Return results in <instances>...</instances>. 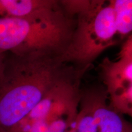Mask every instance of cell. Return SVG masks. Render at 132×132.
Instances as JSON below:
<instances>
[{"label":"cell","mask_w":132,"mask_h":132,"mask_svg":"<svg viewBox=\"0 0 132 132\" xmlns=\"http://www.w3.org/2000/svg\"><path fill=\"white\" fill-rule=\"evenodd\" d=\"M88 69L69 62L64 54L6 53L0 78V132H9L54 88L82 77Z\"/></svg>","instance_id":"obj_1"},{"label":"cell","mask_w":132,"mask_h":132,"mask_svg":"<svg viewBox=\"0 0 132 132\" xmlns=\"http://www.w3.org/2000/svg\"><path fill=\"white\" fill-rule=\"evenodd\" d=\"M75 26V16L67 11L62 0L52 9L28 17H0V52L64 54Z\"/></svg>","instance_id":"obj_2"},{"label":"cell","mask_w":132,"mask_h":132,"mask_svg":"<svg viewBox=\"0 0 132 132\" xmlns=\"http://www.w3.org/2000/svg\"><path fill=\"white\" fill-rule=\"evenodd\" d=\"M62 1L75 19L71 42L64 53L66 59L81 68H90L100 54L120 41L113 0Z\"/></svg>","instance_id":"obj_3"},{"label":"cell","mask_w":132,"mask_h":132,"mask_svg":"<svg viewBox=\"0 0 132 132\" xmlns=\"http://www.w3.org/2000/svg\"><path fill=\"white\" fill-rule=\"evenodd\" d=\"M82 77L54 88L9 132H66L78 111Z\"/></svg>","instance_id":"obj_4"},{"label":"cell","mask_w":132,"mask_h":132,"mask_svg":"<svg viewBox=\"0 0 132 132\" xmlns=\"http://www.w3.org/2000/svg\"><path fill=\"white\" fill-rule=\"evenodd\" d=\"M75 122L77 132H132L131 123L109 105L102 85L81 89Z\"/></svg>","instance_id":"obj_5"},{"label":"cell","mask_w":132,"mask_h":132,"mask_svg":"<svg viewBox=\"0 0 132 132\" xmlns=\"http://www.w3.org/2000/svg\"><path fill=\"white\" fill-rule=\"evenodd\" d=\"M100 77L109 105L123 116H132V37L123 42L118 59L105 57L99 65Z\"/></svg>","instance_id":"obj_6"},{"label":"cell","mask_w":132,"mask_h":132,"mask_svg":"<svg viewBox=\"0 0 132 132\" xmlns=\"http://www.w3.org/2000/svg\"><path fill=\"white\" fill-rule=\"evenodd\" d=\"M115 24L120 39L131 34L132 30V1L113 0Z\"/></svg>","instance_id":"obj_7"},{"label":"cell","mask_w":132,"mask_h":132,"mask_svg":"<svg viewBox=\"0 0 132 132\" xmlns=\"http://www.w3.org/2000/svg\"><path fill=\"white\" fill-rule=\"evenodd\" d=\"M5 54L6 53H3L0 52V78H1L4 69V62L5 58Z\"/></svg>","instance_id":"obj_8"},{"label":"cell","mask_w":132,"mask_h":132,"mask_svg":"<svg viewBox=\"0 0 132 132\" xmlns=\"http://www.w3.org/2000/svg\"><path fill=\"white\" fill-rule=\"evenodd\" d=\"M76 122V119L75 121H74V122L72 123V125H71V126L69 127V128L67 130V131L66 132H77V130H76V122Z\"/></svg>","instance_id":"obj_9"}]
</instances>
